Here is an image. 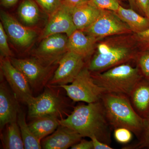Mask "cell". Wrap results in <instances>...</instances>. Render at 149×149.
Instances as JSON below:
<instances>
[{"mask_svg": "<svg viewBox=\"0 0 149 149\" xmlns=\"http://www.w3.org/2000/svg\"><path fill=\"white\" fill-rule=\"evenodd\" d=\"M60 125L66 126L83 137L95 136L110 145L113 130L107 119L101 101L74 107L66 118L59 119Z\"/></svg>", "mask_w": 149, "mask_h": 149, "instance_id": "6da1fadb", "label": "cell"}, {"mask_svg": "<svg viewBox=\"0 0 149 149\" xmlns=\"http://www.w3.org/2000/svg\"><path fill=\"white\" fill-rule=\"evenodd\" d=\"M101 101L107 119L112 129L128 128L139 139L143 128L144 119L134 109L128 96L105 92Z\"/></svg>", "mask_w": 149, "mask_h": 149, "instance_id": "7a4b0ae2", "label": "cell"}, {"mask_svg": "<svg viewBox=\"0 0 149 149\" xmlns=\"http://www.w3.org/2000/svg\"><path fill=\"white\" fill-rule=\"evenodd\" d=\"M96 84L106 92L129 96L137 83L143 77L139 68L123 63L106 71L92 73Z\"/></svg>", "mask_w": 149, "mask_h": 149, "instance_id": "3957f363", "label": "cell"}, {"mask_svg": "<svg viewBox=\"0 0 149 149\" xmlns=\"http://www.w3.org/2000/svg\"><path fill=\"white\" fill-rule=\"evenodd\" d=\"M54 88V86L47 85L42 94L33 97L27 104L29 118L33 119L41 116H52L63 118L68 105Z\"/></svg>", "mask_w": 149, "mask_h": 149, "instance_id": "277c9868", "label": "cell"}, {"mask_svg": "<svg viewBox=\"0 0 149 149\" xmlns=\"http://www.w3.org/2000/svg\"><path fill=\"white\" fill-rule=\"evenodd\" d=\"M67 95L74 102H85L87 104L100 100L106 92L103 88L96 84L92 73L87 67H84L71 84L61 85Z\"/></svg>", "mask_w": 149, "mask_h": 149, "instance_id": "5b68a950", "label": "cell"}, {"mask_svg": "<svg viewBox=\"0 0 149 149\" xmlns=\"http://www.w3.org/2000/svg\"><path fill=\"white\" fill-rule=\"evenodd\" d=\"M9 58L12 64L24 74L34 91L42 90L52 79V68L45 65L37 58Z\"/></svg>", "mask_w": 149, "mask_h": 149, "instance_id": "8992f818", "label": "cell"}, {"mask_svg": "<svg viewBox=\"0 0 149 149\" xmlns=\"http://www.w3.org/2000/svg\"><path fill=\"white\" fill-rule=\"evenodd\" d=\"M83 31L97 40L108 36L132 32L115 12L106 10H102L95 21Z\"/></svg>", "mask_w": 149, "mask_h": 149, "instance_id": "52a82bcc", "label": "cell"}, {"mask_svg": "<svg viewBox=\"0 0 149 149\" xmlns=\"http://www.w3.org/2000/svg\"><path fill=\"white\" fill-rule=\"evenodd\" d=\"M85 58L68 51L58 61V66L48 85L58 87L72 83L83 68Z\"/></svg>", "mask_w": 149, "mask_h": 149, "instance_id": "ba28073f", "label": "cell"}, {"mask_svg": "<svg viewBox=\"0 0 149 149\" xmlns=\"http://www.w3.org/2000/svg\"><path fill=\"white\" fill-rule=\"evenodd\" d=\"M133 50L125 45L111 47L107 53L101 54L97 53L88 64V69L92 73H97L126 63L135 58Z\"/></svg>", "mask_w": 149, "mask_h": 149, "instance_id": "9c48e42d", "label": "cell"}, {"mask_svg": "<svg viewBox=\"0 0 149 149\" xmlns=\"http://www.w3.org/2000/svg\"><path fill=\"white\" fill-rule=\"evenodd\" d=\"M0 67L2 75L19 101L27 104L34 97L24 74L12 64L9 58L1 57Z\"/></svg>", "mask_w": 149, "mask_h": 149, "instance_id": "30bf717a", "label": "cell"}, {"mask_svg": "<svg viewBox=\"0 0 149 149\" xmlns=\"http://www.w3.org/2000/svg\"><path fill=\"white\" fill-rule=\"evenodd\" d=\"M68 36L64 34L49 35L42 39L35 52L36 58L45 65L58 61L68 51Z\"/></svg>", "mask_w": 149, "mask_h": 149, "instance_id": "8fae6325", "label": "cell"}, {"mask_svg": "<svg viewBox=\"0 0 149 149\" xmlns=\"http://www.w3.org/2000/svg\"><path fill=\"white\" fill-rule=\"evenodd\" d=\"M76 29L72 20L71 7L63 1L61 6L50 15L40 38L42 40L56 34H64L68 37Z\"/></svg>", "mask_w": 149, "mask_h": 149, "instance_id": "7c38bea8", "label": "cell"}, {"mask_svg": "<svg viewBox=\"0 0 149 149\" xmlns=\"http://www.w3.org/2000/svg\"><path fill=\"white\" fill-rule=\"evenodd\" d=\"M18 99L6 83L0 84V128L2 130L10 123L17 121V115L21 109Z\"/></svg>", "mask_w": 149, "mask_h": 149, "instance_id": "4fadbf2b", "label": "cell"}, {"mask_svg": "<svg viewBox=\"0 0 149 149\" xmlns=\"http://www.w3.org/2000/svg\"><path fill=\"white\" fill-rule=\"evenodd\" d=\"M1 19L9 37L19 46L28 47L37 36V32L35 30L24 27L13 17L3 10H1Z\"/></svg>", "mask_w": 149, "mask_h": 149, "instance_id": "5bb4252c", "label": "cell"}, {"mask_svg": "<svg viewBox=\"0 0 149 149\" xmlns=\"http://www.w3.org/2000/svg\"><path fill=\"white\" fill-rule=\"evenodd\" d=\"M82 138L74 130L60 125L52 135L42 140L41 145L44 149H67L81 141Z\"/></svg>", "mask_w": 149, "mask_h": 149, "instance_id": "9a60e30c", "label": "cell"}, {"mask_svg": "<svg viewBox=\"0 0 149 149\" xmlns=\"http://www.w3.org/2000/svg\"><path fill=\"white\" fill-rule=\"evenodd\" d=\"M136 112L143 119L149 116V80L143 77L135 85L129 96Z\"/></svg>", "mask_w": 149, "mask_h": 149, "instance_id": "2e32d148", "label": "cell"}, {"mask_svg": "<svg viewBox=\"0 0 149 149\" xmlns=\"http://www.w3.org/2000/svg\"><path fill=\"white\" fill-rule=\"evenodd\" d=\"M102 10L91 0L76 6L71 7L72 20L76 29L84 31L90 27L95 21Z\"/></svg>", "mask_w": 149, "mask_h": 149, "instance_id": "e0dca14e", "label": "cell"}, {"mask_svg": "<svg viewBox=\"0 0 149 149\" xmlns=\"http://www.w3.org/2000/svg\"><path fill=\"white\" fill-rule=\"evenodd\" d=\"M97 40L83 30L76 29L68 37V49L85 58L94 52Z\"/></svg>", "mask_w": 149, "mask_h": 149, "instance_id": "ac0fdd59", "label": "cell"}, {"mask_svg": "<svg viewBox=\"0 0 149 149\" xmlns=\"http://www.w3.org/2000/svg\"><path fill=\"white\" fill-rule=\"evenodd\" d=\"M115 13L131 31L136 34L149 28V19L141 16L133 9L124 8L120 6Z\"/></svg>", "mask_w": 149, "mask_h": 149, "instance_id": "d6986e66", "label": "cell"}, {"mask_svg": "<svg viewBox=\"0 0 149 149\" xmlns=\"http://www.w3.org/2000/svg\"><path fill=\"white\" fill-rule=\"evenodd\" d=\"M30 130L36 137L42 141L52 134L59 126L58 118L52 116H43L32 119L28 124Z\"/></svg>", "mask_w": 149, "mask_h": 149, "instance_id": "ffe728a7", "label": "cell"}, {"mask_svg": "<svg viewBox=\"0 0 149 149\" xmlns=\"http://www.w3.org/2000/svg\"><path fill=\"white\" fill-rule=\"evenodd\" d=\"M5 127L1 136L3 148L24 149V143L17 121L8 123Z\"/></svg>", "mask_w": 149, "mask_h": 149, "instance_id": "44dd1931", "label": "cell"}, {"mask_svg": "<svg viewBox=\"0 0 149 149\" xmlns=\"http://www.w3.org/2000/svg\"><path fill=\"white\" fill-rule=\"evenodd\" d=\"M17 124L20 128L22 137L24 145V149L42 148L41 141L32 133L26 120L25 114L22 110L19 112L17 117Z\"/></svg>", "mask_w": 149, "mask_h": 149, "instance_id": "7402d4cb", "label": "cell"}, {"mask_svg": "<svg viewBox=\"0 0 149 149\" xmlns=\"http://www.w3.org/2000/svg\"><path fill=\"white\" fill-rule=\"evenodd\" d=\"M19 15L24 23L32 25L37 23L40 17V10L32 0H24L19 7Z\"/></svg>", "mask_w": 149, "mask_h": 149, "instance_id": "603a6c76", "label": "cell"}, {"mask_svg": "<svg viewBox=\"0 0 149 149\" xmlns=\"http://www.w3.org/2000/svg\"><path fill=\"white\" fill-rule=\"evenodd\" d=\"M139 142L133 145L126 146L123 149H149V116L144 119V126L141 136L139 139Z\"/></svg>", "mask_w": 149, "mask_h": 149, "instance_id": "cb8c5ba5", "label": "cell"}, {"mask_svg": "<svg viewBox=\"0 0 149 149\" xmlns=\"http://www.w3.org/2000/svg\"><path fill=\"white\" fill-rule=\"evenodd\" d=\"M137 67L142 76L149 80V50L137 58Z\"/></svg>", "mask_w": 149, "mask_h": 149, "instance_id": "d4e9b609", "label": "cell"}, {"mask_svg": "<svg viewBox=\"0 0 149 149\" xmlns=\"http://www.w3.org/2000/svg\"><path fill=\"white\" fill-rule=\"evenodd\" d=\"M0 52L1 57L10 58L12 55L8 42L7 35L1 22L0 23Z\"/></svg>", "mask_w": 149, "mask_h": 149, "instance_id": "484cf974", "label": "cell"}, {"mask_svg": "<svg viewBox=\"0 0 149 149\" xmlns=\"http://www.w3.org/2000/svg\"><path fill=\"white\" fill-rule=\"evenodd\" d=\"M133 133L128 128H118L114 130V139L118 143L121 144H127L133 139Z\"/></svg>", "mask_w": 149, "mask_h": 149, "instance_id": "4316f807", "label": "cell"}, {"mask_svg": "<svg viewBox=\"0 0 149 149\" xmlns=\"http://www.w3.org/2000/svg\"><path fill=\"white\" fill-rule=\"evenodd\" d=\"M44 10L50 15L61 6L62 0H36Z\"/></svg>", "mask_w": 149, "mask_h": 149, "instance_id": "83f0119b", "label": "cell"}, {"mask_svg": "<svg viewBox=\"0 0 149 149\" xmlns=\"http://www.w3.org/2000/svg\"><path fill=\"white\" fill-rule=\"evenodd\" d=\"M92 2L99 8L117 11L120 7L118 0H91Z\"/></svg>", "mask_w": 149, "mask_h": 149, "instance_id": "f1b7e54d", "label": "cell"}, {"mask_svg": "<svg viewBox=\"0 0 149 149\" xmlns=\"http://www.w3.org/2000/svg\"><path fill=\"white\" fill-rule=\"evenodd\" d=\"M72 149H94L93 142L92 140L87 141L81 140L71 148Z\"/></svg>", "mask_w": 149, "mask_h": 149, "instance_id": "f546056e", "label": "cell"}, {"mask_svg": "<svg viewBox=\"0 0 149 149\" xmlns=\"http://www.w3.org/2000/svg\"><path fill=\"white\" fill-rule=\"evenodd\" d=\"M91 140L93 142L94 149H112L111 146L105 143L100 141L95 136L91 137Z\"/></svg>", "mask_w": 149, "mask_h": 149, "instance_id": "4dcf8cb0", "label": "cell"}, {"mask_svg": "<svg viewBox=\"0 0 149 149\" xmlns=\"http://www.w3.org/2000/svg\"><path fill=\"white\" fill-rule=\"evenodd\" d=\"M137 40L141 43L149 46V28L139 33H136Z\"/></svg>", "mask_w": 149, "mask_h": 149, "instance_id": "1f68e13d", "label": "cell"}, {"mask_svg": "<svg viewBox=\"0 0 149 149\" xmlns=\"http://www.w3.org/2000/svg\"><path fill=\"white\" fill-rule=\"evenodd\" d=\"M137 6L146 15L149 6V0H135Z\"/></svg>", "mask_w": 149, "mask_h": 149, "instance_id": "d6a6232c", "label": "cell"}, {"mask_svg": "<svg viewBox=\"0 0 149 149\" xmlns=\"http://www.w3.org/2000/svg\"><path fill=\"white\" fill-rule=\"evenodd\" d=\"M97 47L98 53L101 54H105L109 52L111 47L108 45V44L102 43L98 46Z\"/></svg>", "mask_w": 149, "mask_h": 149, "instance_id": "836d02e7", "label": "cell"}, {"mask_svg": "<svg viewBox=\"0 0 149 149\" xmlns=\"http://www.w3.org/2000/svg\"><path fill=\"white\" fill-rule=\"evenodd\" d=\"M63 1L70 6L74 7L86 2L89 0H63Z\"/></svg>", "mask_w": 149, "mask_h": 149, "instance_id": "e575fe53", "label": "cell"}, {"mask_svg": "<svg viewBox=\"0 0 149 149\" xmlns=\"http://www.w3.org/2000/svg\"><path fill=\"white\" fill-rule=\"evenodd\" d=\"M18 1V0H1V3L3 6L9 7L14 5Z\"/></svg>", "mask_w": 149, "mask_h": 149, "instance_id": "d590c367", "label": "cell"}, {"mask_svg": "<svg viewBox=\"0 0 149 149\" xmlns=\"http://www.w3.org/2000/svg\"><path fill=\"white\" fill-rule=\"evenodd\" d=\"M128 1L132 8H136V7L137 6L135 0H128Z\"/></svg>", "mask_w": 149, "mask_h": 149, "instance_id": "8d00e7d4", "label": "cell"}, {"mask_svg": "<svg viewBox=\"0 0 149 149\" xmlns=\"http://www.w3.org/2000/svg\"><path fill=\"white\" fill-rule=\"evenodd\" d=\"M146 16L147 17H148V18L149 19V6L148 9V11H147V13Z\"/></svg>", "mask_w": 149, "mask_h": 149, "instance_id": "74e56055", "label": "cell"}, {"mask_svg": "<svg viewBox=\"0 0 149 149\" xmlns=\"http://www.w3.org/2000/svg\"><path fill=\"white\" fill-rule=\"evenodd\" d=\"M148 49L149 50V46H148Z\"/></svg>", "mask_w": 149, "mask_h": 149, "instance_id": "f35d334b", "label": "cell"}]
</instances>
